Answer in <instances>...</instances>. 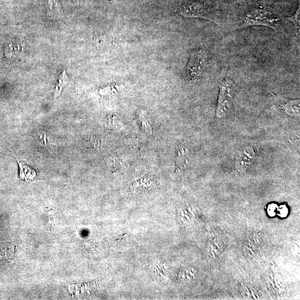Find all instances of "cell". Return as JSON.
<instances>
[{"label": "cell", "instance_id": "7c38bea8", "mask_svg": "<svg viewBox=\"0 0 300 300\" xmlns=\"http://www.w3.org/2000/svg\"><path fill=\"white\" fill-rule=\"evenodd\" d=\"M232 1H235V2H238V1H244V0H232Z\"/></svg>", "mask_w": 300, "mask_h": 300}, {"label": "cell", "instance_id": "30bf717a", "mask_svg": "<svg viewBox=\"0 0 300 300\" xmlns=\"http://www.w3.org/2000/svg\"><path fill=\"white\" fill-rule=\"evenodd\" d=\"M300 4L299 5V7L297 11H296L295 14L293 16H291V17H288L285 18L286 20H289L291 22L293 23L294 25L297 30V32L300 33Z\"/></svg>", "mask_w": 300, "mask_h": 300}, {"label": "cell", "instance_id": "7a4b0ae2", "mask_svg": "<svg viewBox=\"0 0 300 300\" xmlns=\"http://www.w3.org/2000/svg\"><path fill=\"white\" fill-rule=\"evenodd\" d=\"M208 61V53L206 48L199 47L193 50L186 67V77L190 81H196L202 76Z\"/></svg>", "mask_w": 300, "mask_h": 300}, {"label": "cell", "instance_id": "ba28073f", "mask_svg": "<svg viewBox=\"0 0 300 300\" xmlns=\"http://www.w3.org/2000/svg\"><path fill=\"white\" fill-rule=\"evenodd\" d=\"M139 122L140 123L141 127L148 133H153V127L149 115L144 110H140L138 113Z\"/></svg>", "mask_w": 300, "mask_h": 300}, {"label": "cell", "instance_id": "5b68a950", "mask_svg": "<svg viewBox=\"0 0 300 300\" xmlns=\"http://www.w3.org/2000/svg\"><path fill=\"white\" fill-rule=\"evenodd\" d=\"M277 105L283 112L292 116H298L300 113L299 100H287L280 97H275Z\"/></svg>", "mask_w": 300, "mask_h": 300}, {"label": "cell", "instance_id": "8992f818", "mask_svg": "<svg viewBox=\"0 0 300 300\" xmlns=\"http://www.w3.org/2000/svg\"><path fill=\"white\" fill-rule=\"evenodd\" d=\"M151 275L156 279H163L166 277V270L163 262L156 260L150 264Z\"/></svg>", "mask_w": 300, "mask_h": 300}, {"label": "cell", "instance_id": "9c48e42d", "mask_svg": "<svg viewBox=\"0 0 300 300\" xmlns=\"http://www.w3.org/2000/svg\"><path fill=\"white\" fill-rule=\"evenodd\" d=\"M195 275V271L191 268L185 269L180 271L179 274V278L182 279L181 281H190L191 279L194 277Z\"/></svg>", "mask_w": 300, "mask_h": 300}, {"label": "cell", "instance_id": "277c9868", "mask_svg": "<svg viewBox=\"0 0 300 300\" xmlns=\"http://www.w3.org/2000/svg\"><path fill=\"white\" fill-rule=\"evenodd\" d=\"M180 14L185 18L204 19L217 24L210 9L202 2L194 1L185 4L181 7Z\"/></svg>", "mask_w": 300, "mask_h": 300}, {"label": "cell", "instance_id": "6da1fadb", "mask_svg": "<svg viewBox=\"0 0 300 300\" xmlns=\"http://www.w3.org/2000/svg\"><path fill=\"white\" fill-rule=\"evenodd\" d=\"M279 20L280 19L275 16L272 12L263 8H259L246 12L241 18L237 26L240 28L252 26H261L268 27L277 31Z\"/></svg>", "mask_w": 300, "mask_h": 300}, {"label": "cell", "instance_id": "8fae6325", "mask_svg": "<svg viewBox=\"0 0 300 300\" xmlns=\"http://www.w3.org/2000/svg\"><path fill=\"white\" fill-rule=\"evenodd\" d=\"M288 213V210L286 207H282L279 209V216L281 217H286Z\"/></svg>", "mask_w": 300, "mask_h": 300}, {"label": "cell", "instance_id": "52a82bcc", "mask_svg": "<svg viewBox=\"0 0 300 300\" xmlns=\"http://www.w3.org/2000/svg\"><path fill=\"white\" fill-rule=\"evenodd\" d=\"M18 164L20 168V179L27 183L34 181L37 177L36 172L20 161H18Z\"/></svg>", "mask_w": 300, "mask_h": 300}, {"label": "cell", "instance_id": "3957f363", "mask_svg": "<svg viewBox=\"0 0 300 300\" xmlns=\"http://www.w3.org/2000/svg\"><path fill=\"white\" fill-rule=\"evenodd\" d=\"M235 89L234 83L230 77H225L220 85L216 111L218 118H223L229 113L233 103Z\"/></svg>", "mask_w": 300, "mask_h": 300}]
</instances>
